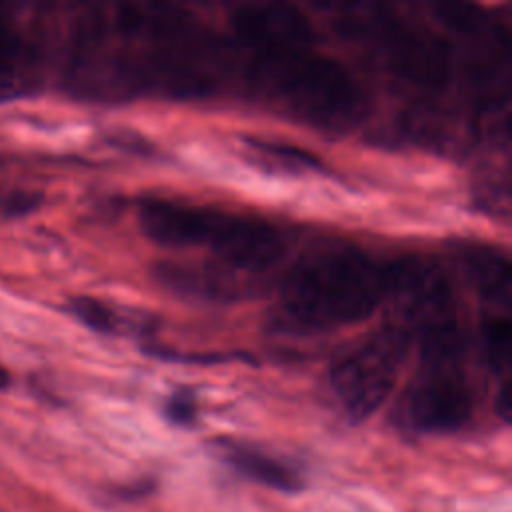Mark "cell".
<instances>
[{
	"instance_id": "obj_1",
	"label": "cell",
	"mask_w": 512,
	"mask_h": 512,
	"mask_svg": "<svg viewBox=\"0 0 512 512\" xmlns=\"http://www.w3.org/2000/svg\"><path fill=\"white\" fill-rule=\"evenodd\" d=\"M388 296V268L348 242L304 252L286 272L278 310L286 326L326 332L366 320Z\"/></svg>"
},
{
	"instance_id": "obj_2",
	"label": "cell",
	"mask_w": 512,
	"mask_h": 512,
	"mask_svg": "<svg viewBox=\"0 0 512 512\" xmlns=\"http://www.w3.org/2000/svg\"><path fill=\"white\" fill-rule=\"evenodd\" d=\"M246 80L270 108L320 132L346 134L366 114V96L350 72L312 48L256 52Z\"/></svg>"
},
{
	"instance_id": "obj_3",
	"label": "cell",
	"mask_w": 512,
	"mask_h": 512,
	"mask_svg": "<svg viewBox=\"0 0 512 512\" xmlns=\"http://www.w3.org/2000/svg\"><path fill=\"white\" fill-rule=\"evenodd\" d=\"M142 234L164 248H206L226 266L264 272L280 262L282 232L248 214L168 198H144L138 208Z\"/></svg>"
},
{
	"instance_id": "obj_4",
	"label": "cell",
	"mask_w": 512,
	"mask_h": 512,
	"mask_svg": "<svg viewBox=\"0 0 512 512\" xmlns=\"http://www.w3.org/2000/svg\"><path fill=\"white\" fill-rule=\"evenodd\" d=\"M412 336L388 324L366 336L330 368V386L352 422L370 418L396 386Z\"/></svg>"
},
{
	"instance_id": "obj_5",
	"label": "cell",
	"mask_w": 512,
	"mask_h": 512,
	"mask_svg": "<svg viewBox=\"0 0 512 512\" xmlns=\"http://www.w3.org/2000/svg\"><path fill=\"white\" fill-rule=\"evenodd\" d=\"M472 412L474 398L464 356L420 358L404 396V422L420 434H452L470 422Z\"/></svg>"
},
{
	"instance_id": "obj_6",
	"label": "cell",
	"mask_w": 512,
	"mask_h": 512,
	"mask_svg": "<svg viewBox=\"0 0 512 512\" xmlns=\"http://www.w3.org/2000/svg\"><path fill=\"white\" fill-rule=\"evenodd\" d=\"M372 42L378 46L382 64L404 84L422 90H440L448 82L446 46L414 28L376 18Z\"/></svg>"
},
{
	"instance_id": "obj_7",
	"label": "cell",
	"mask_w": 512,
	"mask_h": 512,
	"mask_svg": "<svg viewBox=\"0 0 512 512\" xmlns=\"http://www.w3.org/2000/svg\"><path fill=\"white\" fill-rule=\"evenodd\" d=\"M44 48L38 16H24L20 6L0 2V104L30 96L42 78Z\"/></svg>"
},
{
	"instance_id": "obj_8",
	"label": "cell",
	"mask_w": 512,
	"mask_h": 512,
	"mask_svg": "<svg viewBox=\"0 0 512 512\" xmlns=\"http://www.w3.org/2000/svg\"><path fill=\"white\" fill-rule=\"evenodd\" d=\"M232 26L254 52L310 48L314 30L290 4H244L232 14Z\"/></svg>"
},
{
	"instance_id": "obj_9",
	"label": "cell",
	"mask_w": 512,
	"mask_h": 512,
	"mask_svg": "<svg viewBox=\"0 0 512 512\" xmlns=\"http://www.w3.org/2000/svg\"><path fill=\"white\" fill-rule=\"evenodd\" d=\"M216 450L226 464L262 486L282 492H298L304 486V480L296 468L254 446L232 440H218Z\"/></svg>"
},
{
	"instance_id": "obj_10",
	"label": "cell",
	"mask_w": 512,
	"mask_h": 512,
	"mask_svg": "<svg viewBox=\"0 0 512 512\" xmlns=\"http://www.w3.org/2000/svg\"><path fill=\"white\" fill-rule=\"evenodd\" d=\"M460 258L484 304L510 312L512 272L508 258L492 246L464 244Z\"/></svg>"
},
{
	"instance_id": "obj_11",
	"label": "cell",
	"mask_w": 512,
	"mask_h": 512,
	"mask_svg": "<svg viewBox=\"0 0 512 512\" xmlns=\"http://www.w3.org/2000/svg\"><path fill=\"white\" fill-rule=\"evenodd\" d=\"M242 146L250 154V158L268 172H282V174H308V172H322V160L294 144L264 140L258 136H242Z\"/></svg>"
},
{
	"instance_id": "obj_12",
	"label": "cell",
	"mask_w": 512,
	"mask_h": 512,
	"mask_svg": "<svg viewBox=\"0 0 512 512\" xmlns=\"http://www.w3.org/2000/svg\"><path fill=\"white\" fill-rule=\"evenodd\" d=\"M158 278L174 288L176 292L192 294V296H204V298H228V284L220 280L214 274H204L196 268H184L176 264H160L158 266Z\"/></svg>"
},
{
	"instance_id": "obj_13",
	"label": "cell",
	"mask_w": 512,
	"mask_h": 512,
	"mask_svg": "<svg viewBox=\"0 0 512 512\" xmlns=\"http://www.w3.org/2000/svg\"><path fill=\"white\" fill-rule=\"evenodd\" d=\"M484 352L486 362L494 374L502 376V382H508L510 370V352H512V330L508 314H492L484 320Z\"/></svg>"
},
{
	"instance_id": "obj_14",
	"label": "cell",
	"mask_w": 512,
	"mask_h": 512,
	"mask_svg": "<svg viewBox=\"0 0 512 512\" xmlns=\"http://www.w3.org/2000/svg\"><path fill=\"white\" fill-rule=\"evenodd\" d=\"M68 310L74 318H78L84 326H88L90 330L98 332V334H118L122 328V316L110 308L108 304L96 300V298H88V296H76L68 302Z\"/></svg>"
},
{
	"instance_id": "obj_15",
	"label": "cell",
	"mask_w": 512,
	"mask_h": 512,
	"mask_svg": "<svg viewBox=\"0 0 512 512\" xmlns=\"http://www.w3.org/2000/svg\"><path fill=\"white\" fill-rule=\"evenodd\" d=\"M162 412H164L166 420L176 426H192L198 416V406H196V398H194L192 390H188V388L174 390L166 398Z\"/></svg>"
},
{
	"instance_id": "obj_16",
	"label": "cell",
	"mask_w": 512,
	"mask_h": 512,
	"mask_svg": "<svg viewBox=\"0 0 512 512\" xmlns=\"http://www.w3.org/2000/svg\"><path fill=\"white\" fill-rule=\"evenodd\" d=\"M8 382H10V376H8V372L0 366V390H2V388H6V386H8Z\"/></svg>"
}]
</instances>
